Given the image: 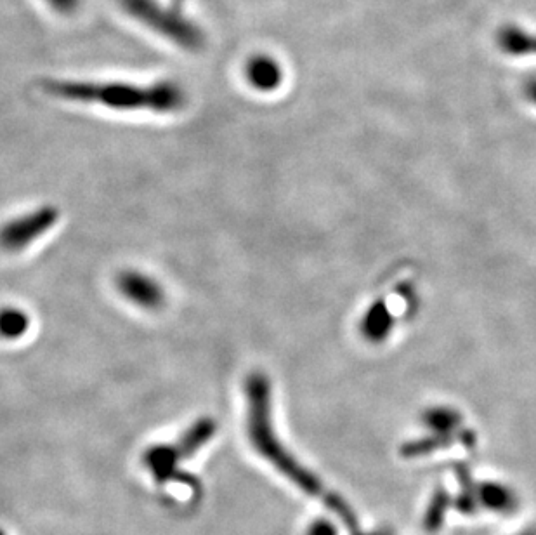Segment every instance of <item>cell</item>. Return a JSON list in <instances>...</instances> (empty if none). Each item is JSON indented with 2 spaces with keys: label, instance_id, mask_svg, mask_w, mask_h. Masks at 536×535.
I'll return each instance as SVG.
<instances>
[{
  "label": "cell",
  "instance_id": "6da1fadb",
  "mask_svg": "<svg viewBox=\"0 0 536 535\" xmlns=\"http://www.w3.org/2000/svg\"><path fill=\"white\" fill-rule=\"evenodd\" d=\"M245 400H247V436L259 456L264 457L271 466H275L285 478L295 483L302 492L309 496L321 497L328 508L342 516L349 525H353V515L347 511L346 504L328 494L320 480L309 473L283 445L275 431L271 419V381L266 372L254 370L245 377Z\"/></svg>",
  "mask_w": 536,
  "mask_h": 535
},
{
  "label": "cell",
  "instance_id": "7a4b0ae2",
  "mask_svg": "<svg viewBox=\"0 0 536 535\" xmlns=\"http://www.w3.org/2000/svg\"><path fill=\"white\" fill-rule=\"evenodd\" d=\"M42 89L58 100L101 105L117 112H181L188 96L183 87L172 80L153 84L131 82H101V80H61L42 82Z\"/></svg>",
  "mask_w": 536,
  "mask_h": 535
},
{
  "label": "cell",
  "instance_id": "3957f363",
  "mask_svg": "<svg viewBox=\"0 0 536 535\" xmlns=\"http://www.w3.org/2000/svg\"><path fill=\"white\" fill-rule=\"evenodd\" d=\"M118 4L131 18L184 51L198 53L205 46L202 28L176 7H164L158 0H118Z\"/></svg>",
  "mask_w": 536,
  "mask_h": 535
},
{
  "label": "cell",
  "instance_id": "277c9868",
  "mask_svg": "<svg viewBox=\"0 0 536 535\" xmlns=\"http://www.w3.org/2000/svg\"><path fill=\"white\" fill-rule=\"evenodd\" d=\"M59 221L58 207L42 205L33 211L9 219L0 228V249L7 252H20L53 230Z\"/></svg>",
  "mask_w": 536,
  "mask_h": 535
},
{
  "label": "cell",
  "instance_id": "5b68a950",
  "mask_svg": "<svg viewBox=\"0 0 536 535\" xmlns=\"http://www.w3.org/2000/svg\"><path fill=\"white\" fill-rule=\"evenodd\" d=\"M143 463L158 485L181 483L193 492L200 490V482L195 475L181 468L183 457L179 456L174 445H153L144 452Z\"/></svg>",
  "mask_w": 536,
  "mask_h": 535
},
{
  "label": "cell",
  "instance_id": "8992f818",
  "mask_svg": "<svg viewBox=\"0 0 536 535\" xmlns=\"http://www.w3.org/2000/svg\"><path fill=\"white\" fill-rule=\"evenodd\" d=\"M117 289L122 298L131 301L143 310H160L165 304V291L157 278L139 270L120 271L117 275Z\"/></svg>",
  "mask_w": 536,
  "mask_h": 535
},
{
  "label": "cell",
  "instance_id": "52a82bcc",
  "mask_svg": "<svg viewBox=\"0 0 536 535\" xmlns=\"http://www.w3.org/2000/svg\"><path fill=\"white\" fill-rule=\"evenodd\" d=\"M283 77L280 61L269 54H254L245 63V79L255 91L273 93L282 86Z\"/></svg>",
  "mask_w": 536,
  "mask_h": 535
},
{
  "label": "cell",
  "instance_id": "ba28073f",
  "mask_svg": "<svg viewBox=\"0 0 536 535\" xmlns=\"http://www.w3.org/2000/svg\"><path fill=\"white\" fill-rule=\"evenodd\" d=\"M217 430L219 426L214 417H200L191 424L188 430L184 431L181 438L174 443V447L179 452V456L183 457V461L190 459L202 449L203 445H207L216 436Z\"/></svg>",
  "mask_w": 536,
  "mask_h": 535
},
{
  "label": "cell",
  "instance_id": "9c48e42d",
  "mask_svg": "<svg viewBox=\"0 0 536 535\" xmlns=\"http://www.w3.org/2000/svg\"><path fill=\"white\" fill-rule=\"evenodd\" d=\"M497 46L507 56H533L536 54V35L517 25L498 28Z\"/></svg>",
  "mask_w": 536,
  "mask_h": 535
},
{
  "label": "cell",
  "instance_id": "30bf717a",
  "mask_svg": "<svg viewBox=\"0 0 536 535\" xmlns=\"http://www.w3.org/2000/svg\"><path fill=\"white\" fill-rule=\"evenodd\" d=\"M391 329H393V317L387 310L384 301L372 304L370 310L367 311V315L363 318V324H361L363 336L367 337L368 341H372V343H380V341H384L389 336Z\"/></svg>",
  "mask_w": 536,
  "mask_h": 535
},
{
  "label": "cell",
  "instance_id": "8fae6325",
  "mask_svg": "<svg viewBox=\"0 0 536 535\" xmlns=\"http://www.w3.org/2000/svg\"><path fill=\"white\" fill-rule=\"evenodd\" d=\"M30 329V317L21 308L7 306L0 310V337L7 341H16L27 334Z\"/></svg>",
  "mask_w": 536,
  "mask_h": 535
},
{
  "label": "cell",
  "instance_id": "7c38bea8",
  "mask_svg": "<svg viewBox=\"0 0 536 535\" xmlns=\"http://www.w3.org/2000/svg\"><path fill=\"white\" fill-rule=\"evenodd\" d=\"M44 2L59 14H72L80 7V0H44Z\"/></svg>",
  "mask_w": 536,
  "mask_h": 535
},
{
  "label": "cell",
  "instance_id": "4fadbf2b",
  "mask_svg": "<svg viewBox=\"0 0 536 535\" xmlns=\"http://www.w3.org/2000/svg\"><path fill=\"white\" fill-rule=\"evenodd\" d=\"M308 535H337L335 532V527L332 523L323 522H314L309 529Z\"/></svg>",
  "mask_w": 536,
  "mask_h": 535
},
{
  "label": "cell",
  "instance_id": "5bb4252c",
  "mask_svg": "<svg viewBox=\"0 0 536 535\" xmlns=\"http://www.w3.org/2000/svg\"><path fill=\"white\" fill-rule=\"evenodd\" d=\"M524 94H526V98H528L533 105H536V77H533V79L526 82V86H524Z\"/></svg>",
  "mask_w": 536,
  "mask_h": 535
},
{
  "label": "cell",
  "instance_id": "9a60e30c",
  "mask_svg": "<svg viewBox=\"0 0 536 535\" xmlns=\"http://www.w3.org/2000/svg\"><path fill=\"white\" fill-rule=\"evenodd\" d=\"M0 535H6L4 534V530H0Z\"/></svg>",
  "mask_w": 536,
  "mask_h": 535
}]
</instances>
